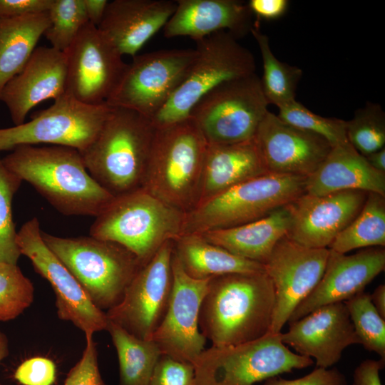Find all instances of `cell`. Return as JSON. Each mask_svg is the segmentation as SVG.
Here are the masks:
<instances>
[{
	"label": "cell",
	"mask_w": 385,
	"mask_h": 385,
	"mask_svg": "<svg viewBox=\"0 0 385 385\" xmlns=\"http://www.w3.org/2000/svg\"><path fill=\"white\" fill-rule=\"evenodd\" d=\"M11 150L2 158L6 168L63 215L96 217L115 197L89 174L76 148L21 145Z\"/></svg>",
	"instance_id": "1"
},
{
	"label": "cell",
	"mask_w": 385,
	"mask_h": 385,
	"mask_svg": "<svg viewBox=\"0 0 385 385\" xmlns=\"http://www.w3.org/2000/svg\"><path fill=\"white\" fill-rule=\"evenodd\" d=\"M275 304L265 271L231 273L210 279L199 327L212 346L249 342L270 333Z\"/></svg>",
	"instance_id": "2"
},
{
	"label": "cell",
	"mask_w": 385,
	"mask_h": 385,
	"mask_svg": "<svg viewBox=\"0 0 385 385\" xmlns=\"http://www.w3.org/2000/svg\"><path fill=\"white\" fill-rule=\"evenodd\" d=\"M155 130L150 119L112 106L97 137L80 152L86 168L113 196L141 188Z\"/></svg>",
	"instance_id": "3"
},
{
	"label": "cell",
	"mask_w": 385,
	"mask_h": 385,
	"mask_svg": "<svg viewBox=\"0 0 385 385\" xmlns=\"http://www.w3.org/2000/svg\"><path fill=\"white\" fill-rule=\"evenodd\" d=\"M207 143L188 118L155 128L141 188L185 213L198 200Z\"/></svg>",
	"instance_id": "4"
},
{
	"label": "cell",
	"mask_w": 385,
	"mask_h": 385,
	"mask_svg": "<svg viewBox=\"0 0 385 385\" xmlns=\"http://www.w3.org/2000/svg\"><path fill=\"white\" fill-rule=\"evenodd\" d=\"M95 217L91 236L123 246L145 265L181 235L185 212L140 188L115 196Z\"/></svg>",
	"instance_id": "5"
},
{
	"label": "cell",
	"mask_w": 385,
	"mask_h": 385,
	"mask_svg": "<svg viewBox=\"0 0 385 385\" xmlns=\"http://www.w3.org/2000/svg\"><path fill=\"white\" fill-rule=\"evenodd\" d=\"M46 245L78 282L93 304L107 311L120 302L143 265L123 246L91 235L62 237L41 230Z\"/></svg>",
	"instance_id": "6"
},
{
	"label": "cell",
	"mask_w": 385,
	"mask_h": 385,
	"mask_svg": "<svg viewBox=\"0 0 385 385\" xmlns=\"http://www.w3.org/2000/svg\"><path fill=\"white\" fill-rule=\"evenodd\" d=\"M306 180L267 173L238 184L185 213L181 235L237 227L264 217L304 194Z\"/></svg>",
	"instance_id": "7"
},
{
	"label": "cell",
	"mask_w": 385,
	"mask_h": 385,
	"mask_svg": "<svg viewBox=\"0 0 385 385\" xmlns=\"http://www.w3.org/2000/svg\"><path fill=\"white\" fill-rule=\"evenodd\" d=\"M195 43L196 57L188 73L151 118L155 128L188 118L193 106L217 86L255 73L252 53L227 31L212 34Z\"/></svg>",
	"instance_id": "8"
},
{
	"label": "cell",
	"mask_w": 385,
	"mask_h": 385,
	"mask_svg": "<svg viewBox=\"0 0 385 385\" xmlns=\"http://www.w3.org/2000/svg\"><path fill=\"white\" fill-rule=\"evenodd\" d=\"M280 333H269L237 345L205 349L192 363L195 385H254L312 366L311 358L292 352L283 344Z\"/></svg>",
	"instance_id": "9"
},
{
	"label": "cell",
	"mask_w": 385,
	"mask_h": 385,
	"mask_svg": "<svg viewBox=\"0 0 385 385\" xmlns=\"http://www.w3.org/2000/svg\"><path fill=\"white\" fill-rule=\"evenodd\" d=\"M268 105L255 73L217 86L193 106L189 118L207 143H238L254 139Z\"/></svg>",
	"instance_id": "10"
},
{
	"label": "cell",
	"mask_w": 385,
	"mask_h": 385,
	"mask_svg": "<svg viewBox=\"0 0 385 385\" xmlns=\"http://www.w3.org/2000/svg\"><path fill=\"white\" fill-rule=\"evenodd\" d=\"M112 106L88 105L65 93L21 125L0 128V151L21 145L67 146L84 150L97 137Z\"/></svg>",
	"instance_id": "11"
},
{
	"label": "cell",
	"mask_w": 385,
	"mask_h": 385,
	"mask_svg": "<svg viewBox=\"0 0 385 385\" xmlns=\"http://www.w3.org/2000/svg\"><path fill=\"white\" fill-rule=\"evenodd\" d=\"M195 57V49L137 54L106 103L134 111L151 120L181 83Z\"/></svg>",
	"instance_id": "12"
},
{
	"label": "cell",
	"mask_w": 385,
	"mask_h": 385,
	"mask_svg": "<svg viewBox=\"0 0 385 385\" xmlns=\"http://www.w3.org/2000/svg\"><path fill=\"white\" fill-rule=\"evenodd\" d=\"M173 240L166 242L137 272L108 319L141 339L150 340L163 320L173 288Z\"/></svg>",
	"instance_id": "13"
},
{
	"label": "cell",
	"mask_w": 385,
	"mask_h": 385,
	"mask_svg": "<svg viewBox=\"0 0 385 385\" xmlns=\"http://www.w3.org/2000/svg\"><path fill=\"white\" fill-rule=\"evenodd\" d=\"M16 243L21 255L30 260L36 272L52 287L61 319L72 322L86 337L106 330V312L93 304L73 274L46 245L37 217L22 225L17 232Z\"/></svg>",
	"instance_id": "14"
},
{
	"label": "cell",
	"mask_w": 385,
	"mask_h": 385,
	"mask_svg": "<svg viewBox=\"0 0 385 385\" xmlns=\"http://www.w3.org/2000/svg\"><path fill=\"white\" fill-rule=\"evenodd\" d=\"M65 53L66 93L85 104L106 103L128 65L122 56L89 22Z\"/></svg>",
	"instance_id": "15"
},
{
	"label": "cell",
	"mask_w": 385,
	"mask_h": 385,
	"mask_svg": "<svg viewBox=\"0 0 385 385\" xmlns=\"http://www.w3.org/2000/svg\"><path fill=\"white\" fill-rule=\"evenodd\" d=\"M329 252L328 248L307 247L287 236L275 245L264 264L275 296L270 334L281 332L294 309L317 285Z\"/></svg>",
	"instance_id": "16"
},
{
	"label": "cell",
	"mask_w": 385,
	"mask_h": 385,
	"mask_svg": "<svg viewBox=\"0 0 385 385\" xmlns=\"http://www.w3.org/2000/svg\"><path fill=\"white\" fill-rule=\"evenodd\" d=\"M173 288L165 316L151 337L162 355L192 364L205 349L199 316L208 279L188 276L173 254Z\"/></svg>",
	"instance_id": "17"
},
{
	"label": "cell",
	"mask_w": 385,
	"mask_h": 385,
	"mask_svg": "<svg viewBox=\"0 0 385 385\" xmlns=\"http://www.w3.org/2000/svg\"><path fill=\"white\" fill-rule=\"evenodd\" d=\"M368 192L342 190L324 195L304 193L288 205L287 237L309 248H328L361 210Z\"/></svg>",
	"instance_id": "18"
},
{
	"label": "cell",
	"mask_w": 385,
	"mask_h": 385,
	"mask_svg": "<svg viewBox=\"0 0 385 385\" xmlns=\"http://www.w3.org/2000/svg\"><path fill=\"white\" fill-rule=\"evenodd\" d=\"M254 140L269 173L307 178L332 146L324 138L289 125L269 111Z\"/></svg>",
	"instance_id": "19"
},
{
	"label": "cell",
	"mask_w": 385,
	"mask_h": 385,
	"mask_svg": "<svg viewBox=\"0 0 385 385\" xmlns=\"http://www.w3.org/2000/svg\"><path fill=\"white\" fill-rule=\"evenodd\" d=\"M289 324L287 332L280 333L282 342L297 354L314 358L317 367L330 368L346 348L360 344L344 302L320 307Z\"/></svg>",
	"instance_id": "20"
},
{
	"label": "cell",
	"mask_w": 385,
	"mask_h": 385,
	"mask_svg": "<svg viewBox=\"0 0 385 385\" xmlns=\"http://www.w3.org/2000/svg\"><path fill=\"white\" fill-rule=\"evenodd\" d=\"M384 270L383 247H367L349 255L329 250L321 279L294 309L288 323L320 307L345 302L364 292L366 285Z\"/></svg>",
	"instance_id": "21"
},
{
	"label": "cell",
	"mask_w": 385,
	"mask_h": 385,
	"mask_svg": "<svg viewBox=\"0 0 385 385\" xmlns=\"http://www.w3.org/2000/svg\"><path fill=\"white\" fill-rule=\"evenodd\" d=\"M67 57L52 47H36L23 69L4 86L0 97L14 125L25 122L29 111L66 93Z\"/></svg>",
	"instance_id": "22"
},
{
	"label": "cell",
	"mask_w": 385,
	"mask_h": 385,
	"mask_svg": "<svg viewBox=\"0 0 385 385\" xmlns=\"http://www.w3.org/2000/svg\"><path fill=\"white\" fill-rule=\"evenodd\" d=\"M171 0H114L108 1L97 26L123 56L133 57L160 29L176 9Z\"/></svg>",
	"instance_id": "23"
},
{
	"label": "cell",
	"mask_w": 385,
	"mask_h": 385,
	"mask_svg": "<svg viewBox=\"0 0 385 385\" xmlns=\"http://www.w3.org/2000/svg\"><path fill=\"white\" fill-rule=\"evenodd\" d=\"M176 9L163 27L166 38L188 36L195 41L219 31L237 39L250 32L252 14L239 0H178Z\"/></svg>",
	"instance_id": "24"
},
{
	"label": "cell",
	"mask_w": 385,
	"mask_h": 385,
	"mask_svg": "<svg viewBox=\"0 0 385 385\" xmlns=\"http://www.w3.org/2000/svg\"><path fill=\"white\" fill-rule=\"evenodd\" d=\"M342 190H361L385 195V173L376 170L349 143L332 148L309 177L305 193L324 195Z\"/></svg>",
	"instance_id": "25"
},
{
	"label": "cell",
	"mask_w": 385,
	"mask_h": 385,
	"mask_svg": "<svg viewBox=\"0 0 385 385\" xmlns=\"http://www.w3.org/2000/svg\"><path fill=\"white\" fill-rule=\"evenodd\" d=\"M267 173L254 139L233 144L207 143L196 206Z\"/></svg>",
	"instance_id": "26"
},
{
	"label": "cell",
	"mask_w": 385,
	"mask_h": 385,
	"mask_svg": "<svg viewBox=\"0 0 385 385\" xmlns=\"http://www.w3.org/2000/svg\"><path fill=\"white\" fill-rule=\"evenodd\" d=\"M289 224L290 212L287 205L259 220L200 235L232 254L264 265L275 245L287 235Z\"/></svg>",
	"instance_id": "27"
},
{
	"label": "cell",
	"mask_w": 385,
	"mask_h": 385,
	"mask_svg": "<svg viewBox=\"0 0 385 385\" xmlns=\"http://www.w3.org/2000/svg\"><path fill=\"white\" fill-rule=\"evenodd\" d=\"M173 252L185 272L197 279L265 271L264 265L232 254L209 242L200 234L178 237L173 240Z\"/></svg>",
	"instance_id": "28"
},
{
	"label": "cell",
	"mask_w": 385,
	"mask_h": 385,
	"mask_svg": "<svg viewBox=\"0 0 385 385\" xmlns=\"http://www.w3.org/2000/svg\"><path fill=\"white\" fill-rule=\"evenodd\" d=\"M49 23L48 11L0 18V97L4 86L28 62Z\"/></svg>",
	"instance_id": "29"
},
{
	"label": "cell",
	"mask_w": 385,
	"mask_h": 385,
	"mask_svg": "<svg viewBox=\"0 0 385 385\" xmlns=\"http://www.w3.org/2000/svg\"><path fill=\"white\" fill-rule=\"evenodd\" d=\"M106 330L115 348L120 369L119 385H148L162 354L152 340L138 338L108 319Z\"/></svg>",
	"instance_id": "30"
},
{
	"label": "cell",
	"mask_w": 385,
	"mask_h": 385,
	"mask_svg": "<svg viewBox=\"0 0 385 385\" xmlns=\"http://www.w3.org/2000/svg\"><path fill=\"white\" fill-rule=\"evenodd\" d=\"M385 246V195L368 192L354 219L336 237L328 249L338 253Z\"/></svg>",
	"instance_id": "31"
},
{
	"label": "cell",
	"mask_w": 385,
	"mask_h": 385,
	"mask_svg": "<svg viewBox=\"0 0 385 385\" xmlns=\"http://www.w3.org/2000/svg\"><path fill=\"white\" fill-rule=\"evenodd\" d=\"M257 26V23L253 24L250 32L257 43L262 56V89L269 104L279 108L296 100V90L302 71L277 58L272 51L268 36L262 33Z\"/></svg>",
	"instance_id": "32"
},
{
	"label": "cell",
	"mask_w": 385,
	"mask_h": 385,
	"mask_svg": "<svg viewBox=\"0 0 385 385\" xmlns=\"http://www.w3.org/2000/svg\"><path fill=\"white\" fill-rule=\"evenodd\" d=\"M354 331L364 348L385 360V319L364 291L344 302Z\"/></svg>",
	"instance_id": "33"
},
{
	"label": "cell",
	"mask_w": 385,
	"mask_h": 385,
	"mask_svg": "<svg viewBox=\"0 0 385 385\" xmlns=\"http://www.w3.org/2000/svg\"><path fill=\"white\" fill-rule=\"evenodd\" d=\"M48 14L50 23L43 36L51 47L66 52L88 23L83 0H53Z\"/></svg>",
	"instance_id": "34"
},
{
	"label": "cell",
	"mask_w": 385,
	"mask_h": 385,
	"mask_svg": "<svg viewBox=\"0 0 385 385\" xmlns=\"http://www.w3.org/2000/svg\"><path fill=\"white\" fill-rule=\"evenodd\" d=\"M349 143L366 157L385 148V113L381 106L367 103L346 121Z\"/></svg>",
	"instance_id": "35"
},
{
	"label": "cell",
	"mask_w": 385,
	"mask_h": 385,
	"mask_svg": "<svg viewBox=\"0 0 385 385\" xmlns=\"http://www.w3.org/2000/svg\"><path fill=\"white\" fill-rule=\"evenodd\" d=\"M22 180L4 165L0 156V264L17 265L21 255L12 217V200Z\"/></svg>",
	"instance_id": "36"
},
{
	"label": "cell",
	"mask_w": 385,
	"mask_h": 385,
	"mask_svg": "<svg viewBox=\"0 0 385 385\" xmlns=\"http://www.w3.org/2000/svg\"><path fill=\"white\" fill-rule=\"evenodd\" d=\"M278 117L285 123L318 135L332 147L349 143L346 120L317 115L294 100L279 108Z\"/></svg>",
	"instance_id": "37"
},
{
	"label": "cell",
	"mask_w": 385,
	"mask_h": 385,
	"mask_svg": "<svg viewBox=\"0 0 385 385\" xmlns=\"http://www.w3.org/2000/svg\"><path fill=\"white\" fill-rule=\"evenodd\" d=\"M32 282L17 265L0 264V321L19 317L34 300Z\"/></svg>",
	"instance_id": "38"
},
{
	"label": "cell",
	"mask_w": 385,
	"mask_h": 385,
	"mask_svg": "<svg viewBox=\"0 0 385 385\" xmlns=\"http://www.w3.org/2000/svg\"><path fill=\"white\" fill-rule=\"evenodd\" d=\"M148 385H195L192 364L162 355L157 362Z\"/></svg>",
	"instance_id": "39"
},
{
	"label": "cell",
	"mask_w": 385,
	"mask_h": 385,
	"mask_svg": "<svg viewBox=\"0 0 385 385\" xmlns=\"http://www.w3.org/2000/svg\"><path fill=\"white\" fill-rule=\"evenodd\" d=\"M86 346L81 359L71 369L64 385H106L101 378L97 350L93 337H86Z\"/></svg>",
	"instance_id": "40"
},
{
	"label": "cell",
	"mask_w": 385,
	"mask_h": 385,
	"mask_svg": "<svg viewBox=\"0 0 385 385\" xmlns=\"http://www.w3.org/2000/svg\"><path fill=\"white\" fill-rule=\"evenodd\" d=\"M14 378L23 385H52L56 379V365L47 358H30L19 366Z\"/></svg>",
	"instance_id": "41"
},
{
	"label": "cell",
	"mask_w": 385,
	"mask_h": 385,
	"mask_svg": "<svg viewBox=\"0 0 385 385\" xmlns=\"http://www.w3.org/2000/svg\"><path fill=\"white\" fill-rule=\"evenodd\" d=\"M262 385H347V381L344 374L337 368L317 367L299 379L289 380L279 375L265 380Z\"/></svg>",
	"instance_id": "42"
},
{
	"label": "cell",
	"mask_w": 385,
	"mask_h": 385,
	"mask_svg": "<svg viewBox=\"0 0 385 385\" xmlns=\"http://www.w3.org/2000/svg\"><path fill=\"white\" fill-rule=\"evenodd\" d=\"M53 0H0V18H16L47 12Z\"/></svg>",
	"instance_id": "43"
},
{
	"label": "cell",
	"mask_w": 385,
	"mask_h": 385,
	"mask_svg": "<svg viewBox=\"0 0 385 385\" xmlns=\"http://www.w3.org/2000/svg\"><path fill=\"white\" fill-rule=\"evenodd\" d=\"M385 360L365 359L354 369L352 385H382L379 376Z\"/></svg>",
	"instance_id": "44"
},
{
	"label": "cell",
	"mask_w": 385,
	"mask_h": 385,
	"mask_svg": "<svg viewBox=\"0 0 385 385\" xmlns=\"http://www.w3.org/2000/svg\"><path fill=\"white\" fill-rule=\"evenodd\" d=\"M252 14L257 18L274 20L282 16L289 6L287 0H250L247 3Z\"/></svg>",
	"instance_id": "45"
},
{
	"label": "cell",
	"mask_w": 385,
	"mask_h": 385,
	"mask_svg": "<svg viewBox=\"0 0 385 385\" xmlns=\"http://www.w3.org/2000/svg\"><path fill=\"white\" fill-rule=\"evenodd\" d=\"M108 4L107 0H83L88 22L98 26L103 17Z\"/></svg>",
	"instance_id": "46"
},
{
	"label": "cell",
	"mask_w": 385,
	"mask_h": 385,
	"mask_svg": "<svg viewBox=\"0 0 385 385\" xmlns=\"http://www.w3.org/2000/svg\"><path fill=\"white\" fill-rule=\"evenodd\" d=\"M370 299L376 310L385 319V285H379L370 294Z\"/></svg>",
	"instance_id": "47"
},
{
	"label": "cell",
	"mask_w": 385,
	"mask_h": 385,
	"mask_svg": "<svg viewBox=\"0 0 385 385\" xmlns=\"http://www.w3.org/2000/svg\"><path fill=\"white\" fill-rule=\"evenodd\" d=\"M374 169L385 173V148H381L365 157Z\"/></svg>",
	"instance_id": "48"
},
{
	"label": "cell",
	"mask_w": 385,
	"mask_h": 385,
	"mask_svg": "<svg viewBox=\"0 0 385 385\" xmlns=\"http://www.w3.org/2000/svg\"><path fill=\"white\" fill-rule=\"evenodd\" d=\"M9 354V342L6 336L0 331V361Z\"/></svg>",
	"instance_id": "49"
},
{
	"label": "cell",
	"mask_w": 385,
	"mask_h": 385,
	"mask_svg": "<svg viewBox=\"0 0 385 385\" xmlns=\"http://www.w3.org/2000/svg\"><path fill=\"white\" fill-rule=\"evenodd\" d=\"M1 385V384H0Z\"/></svg>",
	"instance_id": "50"
}]
</instances>
